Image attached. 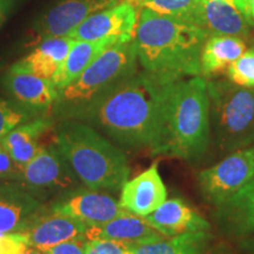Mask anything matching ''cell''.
<instances>
[{"mask_svg":"<svg viewBox=\"0 0 254 254\" xmlns=\"http://www.w3.org/2000/svg\"><path fill=\"white\" fill-rule=\"evenodd\" d=\"M172 81L136 72L74 120L104 132L124 147L161 154L165 105Z\"/></svg>","mask_w":254,"mask_h":254,"instance_id":"obj_1","label":"cell"},{"mask_svg":"<svg viewBox=\"0 0 254 254\" xmlns=\"http://www.w3.org/2000/svg\"><path fill=\"white\" fill-rule=\"evenodd\" d=\"M207 37L198 26L142 8L133 41L142 71L178 80L201 75L200 55Z\"/></svg>","mask_w":254,"mask_h":254,"instance_id":"obj_2","label":"cell"},{"mask_svg":"<svg viewBox=\"0 0 254 254\" xmlns=\"http://www.w3.org/2000/svg\"><path fill=\"white\" fill-rule=\"evenodd\" d=\"M55 144L88 190L117 192L128 180L131 170L125 153L86 123L60 120Z\"/></svg>","mask_w":254,"mask_h":254,"instance_id":"obj_3","label":"cell"},{"mask_svg":"<svg viewBox=\"0 0 254 254\" xmlns=\"http://www.w3.org/2000/svg\"><path fill=\"white\" fill-rule=\"evenodd\" d=\"M211 141L207 81L201 75L170 84L165 105L163 153L183 160L202 158Z\"/></svg>","mask_w":254,"mask_h":254,"instance_id":"obj_4","label":"cell"},{"mask_svg":"<svg viewBox=\"0 0 254 254\" xmlns=\"http://www.w3.org/2000/svg\"><path fill=\"white\" fill-rule=\"evenodd\" d=\"M138 57L134 41L107 47L79 77L58 91L52 107L57 120H74L136 72Z\"/></svg>","mask_w":254,"mask_h":254,"instance_id":"obj_5","label":"cell"},{"mask_svg":"<svg viewBox=\"0 0 254 254\" xmlns=\"http://www.w3.org/2000/svg\"><path fill=\"white\" fill-rule=\"evenodd\" d=\"M211 136L222 153L254 145V87L232 81L207 82Z\"/></svg>","mask_w":254,"mask_h":254,"instance_id":"obj_6","label":"cell"},{"mask_svg":"<svg viewBox=\"0 0 254 254\" xmlns=\"http://www.w3.org/2000/svg\"><path fill=\"white\" fill-rule=\"evenodd\" d=\"M254 174V145L230 153L198 174L202 198L215 208L228 201Z\"/></svg>","mask_w":254,"mask_h":254,"instance_id":"obj_7","label":"cell"},{"mask_svg":"<svg viewBox=\"0 0 254 254\" xmlns=\"http://www.w3.org/2000/svg\"><path fill=\"white\" fill-rule=\"evenodd\" d=\"M77 182L72 167L53 144L43 146L36 157L25 165L19 183L37 195V193L73 190Z\"/></svg>","mask_w":254,"mask_h":254,"instance_id":"obj_8","label":"cell"},{"mask_svg":"<svg viewBox=\"0 0 254 254\" xmlns=\"http://www.w3.org/2000/svg\"><path fill=\"white\" fill-rule=\"evenodd\" d=\"M138 19V11L131 1L117 2L90 15L68 37L85 41L105 39L129 41L134 37Z\"/></svg>","mask_w":254,"mask_h":254,"instance_id":"obj_9","label":"cell"},{"mask_svg":"<svg viewBox=\"0 0 254 254\" xmlns=\"http://www.w3.org/2000/svg\"><path fill=\"white\" fill-rule=\"evenodd\" d=\"M49 211L37 195L18 182H0V233L26 232Z\"/></svg>","mask_w":254,"mask_h":254,"instance_id":"obj_10","label":"cell"},{"mask_svg":"<svg viewBox=\"0 0 254 254\" xmlns=\"http://www.w3.org/2000/svg\"><path fill=\"white\" fill-rule=\"evenodd\" d=\"M117 0H62L37 21L38 41L68 37L90 15L117 4Z\"/></svg>","mask_w":254,"mask_h":254,"instance_id":"obj_11","label":"cell"},{"mask_svg":"<svg viewBox=\"0 0 254 254\" xmlns=\"http://www.w3.org/2000/svg\"><path fill=\"white\" fill-rule=\"evenodd\" d=\"M50 209L77 219L87 226L104 224L127 213L112 196L92 190L73 192L52 204Z\"/></svg>","mask_w":254,"mask_h":254,"instance_id":"obj_12","label":"cell"},{"mask_svg":"<svg viewBox=\"0 0 254 254\" xmlns=\"http://www.w3.org/2000/svg\"><path fill=\"white\" fill-rule=\"evenodd\" d=\"M167 199L166 186L161 179L158 164L127 180L122 189L119 204L128 213L147 217Z\"/></svg>","mask_w":254,"mask_h":254,"instance_id":"obj_13","label":"cell"},{"mask_svg":"<svg viewBox=\"0 0 254 254\" xmlns=\"http://www.w3.org/2000/svg\"><path fill=\"white\" fill-rule=\"evenodd\" d=\"M2 82L12 99L44 114L52 110L58 98V88L52 80L30 73L8 71Z\"/></svg>","mask_w":254,"mask_h":254,"instance_id":"obj_14","label":"cell"},{"mask_svg":"<svg viewBox=\"0 0 254 254\" xmlns=\"http://www.w3.org/2000/svg\"><path fill=\"white\" fill-rule=\"evenodd\" d=\"M86 230L87 225L84 222L68 215L56 213L49 207V211L38 218L24 233L27 236L28 246L47 251L64 241L85 238Z\"/></svg>","mask_w":254,"mask_h":254,"instance_id":"obj_15","label":"cell"},{"mask_svg":"<svg viewBox=\"0 0 254 254\" xmlns=\"http://www.w3.org/2000/svg\"><path fill=\"white\" fill-rule=\"evenodd\" d=\"M167 238L155 230L145 217L127 213L100 225L87 226L85 239H109L141 245Z\"/></svg>","mask_w":254,"mask_h":254,"instance_id":"obj_16","label":"cell"},{"mask_svg":"<svg viewBox=\"0 0 254 254\" xmlns=\"http://www.w3.org/2000/svg\"><path fill=\"white\" fill-rule=\"evenodd\" d=\"M147 221L167 238L209 231V222L182 199H170L148 214Z\"/></svg>","mask_w":254,"mask_h":254,"instance_id":"obj_17","label":"cell"},{"mask_svg":"<svg viewBox=\"0 0 254 254\" xmlns=\"http://www.w3.org/2000/svg\"><path fill=\"white\" fill-rule=\"evenodd\" d=\"M74 41L69 37L41 40L39 45L34 47L23 59L14 63L8 71L30 73L52 80L65 62Z\"/></svg>","mask_w":254,"mask_h":254,"instance_id":"obj_18","label":"cell"},{"mask_svg":"<svg viewBox=\"0 0 254 254\" xmlns=\"http://www.w3.org/2000/svg\"><path fill=\"white\" fill-rule=\"evenodd\" d=\"M215 219L221 231L230 236L254 233V174L237 194L217 207Z\"/></svg>","mask_w":254,"mask_h":254,"instance_id":"obj_19","label":"cell"},{"mask_svg":"<svg viewBox=\"0 0 254 254\" xmlns=\"http://www.w3.org/2000/svg\"><path fill=\"white\" fill-rule=\"evenodd\" d=\"M55 126V119L47 114L26 122L12 129L0 140L14 163L23 168L38 154L43 145L39 139Z\"/></svg>","mask_w":254,"mask_h":254,"instance_id":"obj_20","label":"cell"},{"mask_svg":"<svg viewBox=\"0 0 254 254\" xmlns=\"http://www.w3.org/2000/svg\"><path fill=\"white\" fill-rule=\"evenodd\" d=\"M250 18L226 0H202L200 28L207 36L245 37L250 32Z\"/></svg>","mask_w":254,"mask_h":254,"instance_id":"obj_21","label":"cell"},{"mask_svg":"<svg viewBox=\"0 0 254 254\" xmlns=\"http://www.w3.org/2000/svg\"><path fill=\"white\" fill-rule=\"evenodd\" d=\"M246 52L241 38L232 36H212L206 39L200 55L201 75L212 77L224 71Z\"/></svg>","mask_w":254,"mask_h":254,"instance_id":"obj_22","label":"cell"},{"mask_svg":"<svg viewBox=\"0 0 254 254\" xmlns=\"http://www.w3.org/2000/svg\"><path fill=\"white\" fill-rule=\"evenodd\" d=\"M117 43H123L114 39H105L97 41L75 40L69 50L65 62L63 63L59 72L52 79L53 84L59 90L66 87L67 85L74 81L82 72L86 69L91 63L104 52L107 47L114 45Z\"/></svg>","mask_w":254,"mask_h":254,"instance_id":"obj_23","label":"cell"},{"mask_svg":"<svg viewBox=\"0 0 254 254\" xmlns=\"http://www.w3.org/2000/svg\"><path fill=\"white\" fill-rule=\"evenodd\" d=\"M211 238L208 231L164 238L136 245L134 254H206Z\"/></svg>","mask_w":254,"mask_h":254,"instance_id":"obj_24","label":"cell"},{"mask_svg":"<svg viewBox=\"0 0 254 254\" xmlns=\"http://www.w3.org/2000/svg\"><path fill=\"white\" fill-rule=\"evenodd\" d=\"M159 15L178 19L200 27L202 0H132Z\"/></svg>","mask_w":254,"mask_h":254,"instance_id":"obj_25","label":"cell"},{"mask_svg":"<svg viewBox=\"0 0 254 254\" xmlns=\"http://www.w3.org/2000/svg\"><path fill=\"white\" fill-rule=\"evenodd\" d=\"M43 114L13 99L0 98V140L17 126Z\"/></svg>","mask_w":254,"mask_h":254,"instance_id":"obj_26","label":"cell"},{"mask_svg":"<svg viewBox=\"0 0 254 254\" xmlns=\"http://www.w3.org/2000/svg\"><path fill=\"white\" fill-rule=\"evenodd\" d=\"M227 75L238 86L254 87V50L247 51L228 66Z\"/></svg>","mask_w":254,"mask_h":254,"instance_id":"obj_27","label":"cell"},{"mask_svg":"<svg viewBox=\"0 0 254 254\" xmlns=\"http://www.w3.org/2000/svg\"><path fill=\"white\" fill-rule=\"evenodd\" d=\"M136 245L109 239L87 240L86 254H134Z\"/></svg>","mask_w":254,"mask_h":254,"instance_id":"obj_28","label":"cell"},{"mask_svg":"<svg viewBox=\"0 0 254 254\" xmlns=\"http://www.w3.org/2000/svg\"><path fill=\"white\" fill-rule=\"evenodd\" d=\"M28 247V239L24 232L0 233V254H20Z\"/></svg>","mask_w":254,"mask_h":254,"instance_id":"obj_29","label":"cell"},{"mask_svg":"<svg viewBox=\"0 0 254 254\" xmlns=\"http://www.w3.org/2000/svg\"><path fill=\"white\" fill-rule=\"evenodd\" d=\"M23 168L14 163L4 146L0 144V182H20Z\"/></svg>","mask_w":254,"mask_h":254,"instance_id":"obj_30","label":"cell"},{"mask_svg":"<svg viewBox=\"0 0 254 254\" xmlns=\"http://www.w3.org/2000/svg\"><path fill=\"white\" fill-rule=\"evenodd\" d=\"M87 240L85 238H77L64 241L62 244L45 251L46 254H86Z\"/></svg>","mask_w":254,"mask_h":254,"instance_id":"obj_31","label":"cell"},{"mask_svg":"<svg viewBox=\"0 0 254 254\" xmlns=\"http://www.w3.org/2000/svg\"><path fill=\"white\" fill-rule=\"evenodd\" d=\"M14 2L15 0H0V26L4 23Z\"/></svg>","mask_w":254,"mask_h":254,"instance_id":"obj_32","label":"cell"},{"mask_svg":"<svg viewBox=\"0 0 254 254\" xmlns=\"http://www.w3.org/2000/svg\"><path fill=\"white\" fill-rule=\"evenodd\" d=\"M249 5H250V0H237L236 7L249 17Z\"/></svg>","mask_w":254,"mask_h":254,"instance_id":"obj_33","label":"cell"},{"mask_svg":"<svg viewBox=\"0 0 254 254\" xmlns=\"http://www.w3.org/2000/svg\"><path fill=\"white\" fill-rule=\"evenodd\" d=\"M241 247H243V249L245 250L246 252H249L250 254H254V237L244 241Z\"/></svg>","mask_w":254,"mask_h":254,"instance_id":"obj_34","label":"cell"},{"mask_svg":"<svg viewBox=\"0 0 254 254\" xmlns=\"http://www.w3.org/2000/svg\"><path fill=\"white\" fill-rule=\"evenodd\" d=\"M20 254H46V252H45V251H41V250L34 249V247L28 246L27 249L25 250L23 253H20Z\"/></svg>","mask_w":254,"mask_h":254,"instance_id":"obj_35","label":"cell"},{"mask_svg":"<svg viewBox=\"0 0 254 254\" xmlns=\"http://www.w3.org/2000/svg\"><path fill=\"white\" fill-rule=\"evenodd\" d=\"M249 17H250V19H254V0H250Z\"/></svg>","mask_w":254,"mask_h":254,"instance_id":"obj_36","label":"cell"},{"mask_svg":"<svg viewBox=\"0 0 254 254\" xmlns=\"http://www.w3.org/2000/svg\"><path fill=\"white\" fill-rule=\"evenodd\" d=\"M227 2H230V4H232L233 6H236V4H237V0H226Z\"/></svg>","mask_w":254,"mask_h":254,"instance_id":"obj_37","label":"cell"},{"mask_svg":"<svg viewBox=\"0 0 254 254\" xmlns=\"http://www.w3.org/2000/svg\"><path fill=\"white\" fill-rule=\"evenodd\" d=\"M253 50H254V41H253Z\"/></svg>","mask_w":254,"mask_h":254,"instance_id":"obj_38","label":"cell"}]
</instances>
